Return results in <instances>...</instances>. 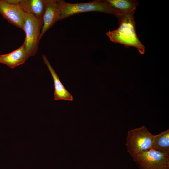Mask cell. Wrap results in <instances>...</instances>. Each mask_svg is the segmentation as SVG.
<instances>
[{"mask_svg":"<svg viewBox=\"0 0 169 169\" xmlns=\"http://www.w3.org/2000/svg\"><path fill=\"white\" fill-rule=\"evenodd\" d=\"M105 1L120 14L135 10L138 2L133 0H106Z\"/></svg>","mask_w":169,"mask_h":169,"instance_id":"cell-12","label":"cell"},{"mask_svg":"<svg viewBox=\"0 0 169 169\" xmlns=\"http://www.w3.org/2000/svg\"><path fill=\"white\" fill-rule=\"evenodd\" d=\"M0 14L9 23L23 30L26 13L18 4L0 0Z\"/></svg>","mask_w":169,"mask_h":169,"instance_id":"cell-6","label":"cell"},{"mask_svg":"<svg viewBox=\"0 0 169 169\" xmlns=\"http://www.w3.org/2000/svg\"><path fill=\"white\" fill-rule=\"evenodd\" d=\"M6 2L13 4H18L19 0H4Z\"/></svg>","mask_w":169,"mask_h":169,"instance_id":"cell-13","label":"cell"},{"mask_svg":"<svg viewBox=\"0 0 169 169\" xmlns=\"http://www.w3.org/2000/svg\"><path fill=\"white\" fill-rule=\"evenodd\" d=\"M153 135L143 126L129 130L126 145L127 151L133 158L151 148Z\"/></svg>","mask_w":169,"mask_h":169,"instance_id":"cell-3","label":"cell"},{"mask_svg":"<svg viewBox=\"0 0 169 169\" xmlns=\"http://www.w3.org/2000/svg\"><path fill=\"white\" fill-rule=\"evenodd\" d=\"M18 5L26 13L42 19L45 8V0H19Z\"/></svg>","mask_w":169,"mask_h":169,"instance_id":"cell-10","label":"cell"},{"mask_svg":"<svg viewBox=\"0 0 169 169\" xmlns=\"http://www.w3.org/2000/svg\"><path fill=\"white\" fill-rule=\"evenodd\" d=\"M29 58L24 43L18 49L4 54L0 55V63L14 68L23 64Z\"/></svg>","mask_w":169,"mask_h":169,"instance_id":"cell-8","label":"cell"},{"mask_svg":"<svg viewBox=\"0 0 169 169\" xmlns=\"http://www.w3.org/2000/svg\"><path fill=\"white\" fill-rule=\"evenodd\" d=\"M59 11V21L74 15L90 12H99L117 16L118 12L105 0H96L87 3H70L57 0Z\"/></svg>","mask_w":169,"mask_h":169,"instance_id":"cell-2","label":"cell"},{"mask_svg":"<svg viewBox=\"0 0 169 169\" xmlns=\"http://www.w3.org/2000/svg\"><path fill=\"white\" fill-rule=\"evenodd\" d=\"M43 25L42 19L26 13L23 29L25 33L24 43L29 58L34 56L37 52Z\"/></svg>","mask_w":169,"mask_h":169,"instance_id":"cell-4","label":"cell"},{"mask_svg":"<svg viewBox=\"0 0 169 169\" xmlns=\"http://www.w3.org/2000/svg\"><path fill=\"white\" fill-rule=\"evenodd\" d=\"M59 11L57 0H45V8L42 18L43 25L40 40L45 32L59 21Z\"/></svg>","mask_w":169,"mask_h":169,"instance_id":"cell-7","label":"cell"},{"mask_svg":"<svg viewBox=\"0 0 169 169\" xmlns=\"http://www.w3.org/2000/svg\"><path fill=\"white\" fill-rule=\"evenodd\" d=\"M135 10L116 16L118 20V27L115 30L107 32L106 34L111 42L127 47H135L140 53L143 54L145 47L139 39L135 30L134 17Z\"/></svg>","mask_w":169,"mask_h":169,"instance_id":"cell-1","label":"cell"},{"mask_svg":"<svg viewBox=\"0 0 169 169\" xmlns=\"http://www.w3.org/2000/svg\"><path fill=\"white\" fill-rule=\"evenodd\" d=\"M169 156V129L153 135L151 148Z\"/></svg>","mask_w":169,"mask_h":169,"instance_id":"cell-11","label":"cell"},{"mask_svg":"<svg viewBox=\"0 0 169 169\" xmlns=\"http://www.w3.org/2000/svg\"><path fill=\"white\" fill-rule=\"evenodd\" d=\"M133 159L139 169H169V156L152 149Z\"/></svg>","mask_w":169,"mask_h":169,"instance_id":"cell-5","label":"cell"},{"mask_svg":"<svg viewBox=\"0 0 169 169\" xmlns=\"http://www.w3.org/2000/svg\"><path fill=\"white\" fill-rule=\"evenodd\" d=\"M42 57L44 63L50 71L53 79L54 89V100L73 101V96L61 83L55 71L48 60L46 56L44 55H43Z\"/></svg>","mask_w":169,"mask_h":169,"instance_id":"cell-9","label":"cell"}]
</instances>
